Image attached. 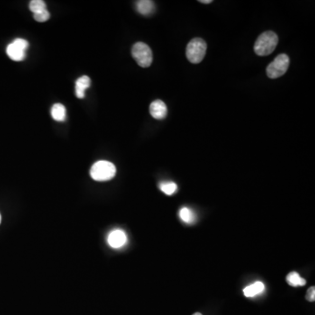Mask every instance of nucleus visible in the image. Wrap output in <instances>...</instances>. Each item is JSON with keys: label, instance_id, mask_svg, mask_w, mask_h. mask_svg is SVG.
<instances>
[{"label": "nucleus", "instance_id": "1", "mask_svg": "<svg viewBox=\"0 0 315 315\" xmlns=\"http://www.w3.org/2000/svg\"><path fill=\"white\" fill-rule=\"evenodd\" d=\"M279 43V37L271 31L264 32L256 40L254 51L258 56H269L275 50Z\"/></svg>", "mask_w": 315, "mask_h": 315}, {"label": "nucleus", "instance_id": "2", "mask_svg": "<svg viewBox=\"0 0 315 315\" xmlns=\"http://www.w3.org/2000/svg\"><path fill=\"white\" fill-rule=\"evenodd\" d=\"M116 169L114 164L107 160H100L94 164L90 169V176L96 181H107L116 175Z\"/></svg>", "mask_w": 315, "mask_h": 315}, {"label": "nucleus", "instance_id": "3", "mask_svg": "<svg viewBox=\"0 0 315 315\" xmlns=\"http://www.w3.org/2000/svg\"><path fill=\"white\" fill-rule=\"evenodd\" d=\"M207 51V43L200 38H195L188 43L186 55L192 63H200L203 60Z\"/></svg>", "mask_w": 315, "mask_h": 315}, {"label": "nucleus", "instance_id": "4", "mask_svg": "<svg viewBox=\"0 0 315 315\" xmlns=\"http://www.w3.org/2000/svg\"><path fill=\"white\" fill-rule=\"evenodd\" d=\"M132 57L136 62L142 68H148L152 62V53L151 48L144 42H137L132 47Z\"/></svg>", "mask_w": 315, "mask_h": 315}, {"label": "nucleus", "instance_id": "5", "mask_svg": "<svg viewBox=\"0 0 315 315\" xmlns=\"http://www.w3.org/2000/svg\"><path fill=\"white\" fill-rule=\"evenodd\" d=\"M289 64H290V59L286 55L282 54L277 56L275 60L269 64L267 67L266 73H267L268 77H270L271 79H275L284 76L287 71Z\"/></svg>", "mask_w": 315, "mask_h": 315}, {"label": "nucleus", "instance_id": "6", "mask_svg": "<svg viewBox=\"0 0 315 315\" xmlns=\"http://www.w3.org/2000/svg\"><path fill=\"white\" fill-rule=\"evenodd\" d=\"M29 43L28 40L21 38H18L9 44L6 48L7 56L15 61H21L24 60L27 56V49L28 48Z\"/></svg>", "mask_w": 315, "mask_h": 315}, {"label": "nucleus", "instance_id": "7", "mask_svg": "<svg viewBox=\"0 0 315 315\" xmlns=\"http://www.w3.org/2000/svg\"><path fill=\"white\" fill-rule=\"evenodd\" d=\"M107 241L111 247L119 249L123 247L127 242V236L123 230L115 229L109 234Z\"/></svg>", "mask_w": 315, "mask_h": 315}, {"label": "nucleus", "instance_id": "8", "mask_svg": "<svg viewBox=\"0 0 315 315\" xmlns=\"http://www.w3.org/2000/svg\"><path fill=\"white\" fill-rule=\"evenodd\" d=\"M150 113L155 119H164L168 115V107L163 101L156 100L150 105Z\"/></svg>", "mask_w": 315, "mask_h": 315}, {"label": "nucleus", "instance_id": "9", "mask_svg": "<svg viewBox=\"0 0 315 315\" xmlns=\"http://www.w3.org/2000/svg\"><path fill=\"white\" fill-rule=\"evenodd\" d=\"M91 84L90 78L87 76H81L76 82V95L78 98L83 99L85 97V90L89 88Z\"/></svg>", "mask_w": 315, "mask_h": 315}, {"label": "nucleus", "instance_id": "10", "mask_svg": "<svg viewBox=\"0 0 315 315\" xmlns=\"http://www.w3.org/2000/svg\"><path fill=\"white\" fill-rule=\"evenodd\" d=\"M136 8L140 14L148 16V15H151L152 12H154L155 4H154V2L150 1V0H140L136 3Z\"/></svg>", "mask_w": 315, "mask_h": 315}, {"label": "nucleus", "instance_id": "11", "mask_svg": "<svg viewBox=\"0 0 315 315\" xmlns=\"http://www.w3.org/2000/svg\"><path fill=\"white\" fill-rule=\"evenodd\" d=\"M264 290V285L260 281L255 282L251 286H248L247 287L243 289V294L247 298H252L254 296L258 295L261 293Z\"/></svg>", "mask_w": 315, "mask_h": 315}, {"label": "nucleus", "instance_id": "12", "mask_svg": "<svg viewBox=\"0 0 315 315\" xmlns=\"http://www.w3.org/2000/svg\"><path fill=\"white\" fill-rule=\"evenodd\" d=\"M66 108L63 104H56L53 105L51 109V116L53 119L57 122H64L66 120Z\"/></svg>", "mask_w": 315, "mask_h": 315}, {"label": "nucleus", "instance_id": "13", "mask_svg": "<svg viewBox=\"0 0 315 315\" xmlns=\"http://www.w3.org/2000/svg\"><path fill=\"white\" fill-rule=\"evenodd\" d=\"M286 281H287L288 285L293 286V287H298V286H304L307 281L306 279H303L302 277H300L298 272L296 271H292L290 272L286 277Z\"/></svg>", "mask_w": 315, "mask_h": 315}, {"label": "nucleus", "instance_id": "14", "mask_svg": "<svg viewBox=\"0 0 315 315\" xmlns=\"http://www.w3.org/2000/svg\"><path fill=\"white\" fill-rule=\"evenodd\" d=\"M160 189L168 196H172L177 191V185L172 181H163L160 183Z\"/></svg>", "mask_w": 315, "mask_h": 315}, {"label": "nucleus", "instance_id": "15", "mask_svg": "<svg viewBox=\"0 0 315 315\" xmlns=\"http://www.w3.org/2000/svg\"><path fill=\"white\" fill-rule=\"evenodd\" d=\"M29 9L30 11H32L33 14H36L47 10V4L43 0H32L29 3Z\"/></svg>", "mask_w": 315, "mask_h": 315}, {"label": "nucleus", "instance_id": "16", "mask_svg": "<svg viewBox=\"0 0 315 315\" xmlns=\"http://www.w3.org/2000/svg\"><path fill=\"white\" fill-rule=\"evenodd\" d=\"M180 219L186 224H193L195 222V215L188 207H183L180 210Z\"/></svg>", "mask_w": 315, "mask_h": 315}, {"label": "nucleus", "instance_id": "17", "mask_svg": "<svg viewBox=\"0 0 315 315\" xmlns=\"http://www.w3.org/2000/svg\"><path fill=\"white\" fill-rule=\"evenodd\" d=\"M49 18H50V13L48 10H44L39 13L33 14V19L38 22H46L47 20H49Z\"/></svg>", "mask_w": 315, "mask_h": 315}, {"label": "nucleus", "instance_id": "18", "mask_svg": "<svg viewBox=\"0 0 315 315\" xmlns=\"http://www.w3.org/2000/svg\"><path fill=\"white\" fill-rule=\"evenodd\" d=\"M306 299L310 301V302H314L315 300V286H312V287L308 289V291L307 292V295H306Z\"/></svg>", "mask_w": 315, "mask_h": 315}, {"label": "nucleus", "instance_id": "19", "mask_svg": "<svg viewBox=\"0 0 315 315\" xmlns=\"http://www.w3.org/2000/svg\"><path fill=\"white\" fill-rule=\"evenodd\" d=\"M200 2L202 4H210L212 3V0H200Z\"/></svg>", "mask_w": 315, "mask_h": 315}, {"label": "nucleus", "instance_id": "20", "mask_svg": "<svg viewBox=\"0 0 315 315\" xmlns=\"http://www.w3.org/2000/svg\"><path fill=\"white\" fill-rule=\"evenodd\" d=\"M193 315H202L201 314H200V313H196V314H194Z\"/></svg>", "mask_w": 315, "mask_h": 315}, {"label": "nucleus", "instance_id": "21", "mask_svg": "<svg viewBox=\"0 0 315 315\" xmlns=\"http://www.w3.org/2000/svg\"><path fill=\"white\" fill-rule=\"evenodd\" d=\"M0 224H1V215H0Z\"/></svg>", "mask_w": 315, "mask_h": 315}]
</instances>
